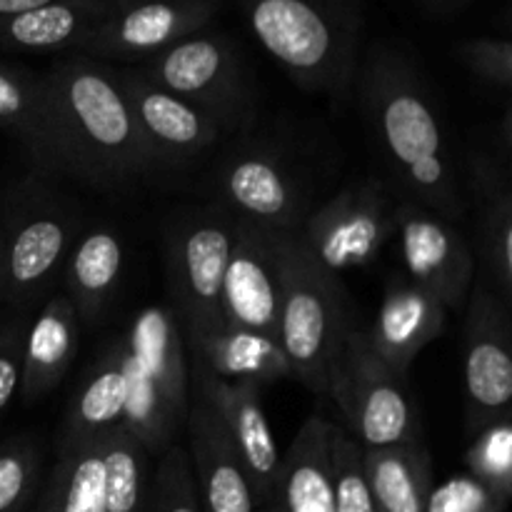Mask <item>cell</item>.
Segmentation results:
<instances>
[{
	"mask_svg": "<svg viewBox=\"0 0 512 512\" xmlns=\"http://www.w3.org/2000/svg\"><path fill=\"white\" fill-rule=\"evenodd\" d=\"M355 85L375 140L408 198L448 220L460 218L465 200L458 173L418 68L403 53L380 45L360 63Z\"/></svg>",
	"mask_w": 512,
	"mask_h": 512,
	"instance_id": "cell-1",
	"label": "cell"
},
{
	"mask_svg": "<svg viewBox=\"0 0 512 512\" xmlns=\"http://www.w3.org/2000/svg\"><path fill=\"white\" fill-rule=\"evenodd\" d=\"M43 75L70 178L95 188H118L153 168L118 70L70 53Z\"/></svg>",
	"mask_w": 512,
	"mask_h": 512,
	"instance_id": "cell-2",
	"label": "cell"
},
{
	"mask_svg": "<svg viewBox=\"0 0 512 512\" xmlns=\"http://www.w3.org/2000/svg\"><path fill=\"white\" fill-rule=\"evenodd\" d=\"M265 53L308 93L345 103L360 68L365 0H238Z\"/></svg>",
	"mask_w": 512,
	"mask_h": 512,
	"instance_id": "cell-3",
	"label": "cell"
},
{
	"mask_svg": "<svg viewBox=\"0 0 512 512\" xmlns=\"http://www.w3.org/2000/svg\"><path fill=\"white\" fill-rule=\"evenodd\" d=\"M125 413L123 425L143 443L150 458L173 445L188 413V350L175 310L143 308L123 338Z\"/></svg>",
	"mask_w": 512,
	"mask_h": 512,
	"instance_id": "cell-4",
	"label": "cell"
},
{
	"mask_svg": "<svg viewBox=\"0 0 512 512\" xmlns=\"http://www.w3.org/2000/svg\"><path fill=\"white\" fill-rule=\"evenodd\" d=\"M280 285V348L293 378L328 398V365L345 325L353 320L348 293L338 275L310 258L295 230L280 233Z\"/></svg>",
	"mask_w": 512,
	"mask_h": 512,
	"instance_id": "cell-5",
	"label": "cell"
},
{
	"mask_svg": "<svg viewBox=\"0 0 512 512\" xmlns=\"http://www.w3.org/2000/svg\"><path fill=\"white\" fill-rule=\"evenodd\" d=\"M35 173L13 190L5 223L3 300L25 313L50 293L63 275L70 248L78 240V213L63 193Z\"/></svg>",
	"mask_w": 512,
	"mask_h": 512,
	"instance_id": "cell-6",
	"label": "cell"
},
{
	"mask_svg": "<svg viewBox=\"0 0 512 512\" xmlns=\"http://www.w3.org/2000/svg\"><path fill=\"white\" fill-rule=\"evenodd\" d=\"M328 398L363 448L418 443V418L405 378L378 358L355 320L345 325L328 365Z\"/></svg>",
	"mask_w": 512,
	"mask_h": 512,
	"instance_id": "cell-7",
	"label": "cell"
},
{
	"mask_svg": "<svg viewBox=\"0 0 512 512\" xmlns=\"http://www.w3.org/2000/svg\"><path fill=\"white\" fill-rule=\"evenodd\" d=\"M135 70L158 88L215 115L228 128L243 120L250 105L243 58L225 33L198 30L138 63Z\"/></svg>",
	"mask_w": 512,
	"mask_h": 512,
	"instance_id": "cell-8",
	"label": "cell"
},
{
	"mask_svg": "<svg viewBox=\"0 0 512 512\" xmlns=\"http://www.w3.org/2000/svg\"><path fill=\"white\" fill-rule=\"evenodd\" d=\"M393 213L388 185L360 180L308 213L295 233L320 268L340 275L378 260L385 240L393 235Z\"/></svg>",
	"mask_w": 512,
	"mask_h": 512,
	"instance_id": "cell-9",
	"label": "cell"
},
{
	"mask_svg": "<svg viewBox=\"0 0 512 512\" xmlns=\"http://www.w3.org/2000/svg\"><path fill=\"white\" fill-rule=\"evenodd\" d=\"M235 245V215L193 210L168 238V280L185 333L220 323V288Z\"/></svg>",
	"mask_w": 512,
	"mask_h": 512,
	"instance_id": "cell-10",
	"label": "cell"
},
{
	"mask_svg": "<svg viewBox=\"0 0 512 512\" xmlns=\"http://www.w3.org/2000/svg\"><path fill=\"white\" fill-rule=\"evenodd\" d=\"M465 320V430L475 435L495 420L510 418L512 333L510 310L480 275L468 295Z\"/></svg>",
	"mask_w": 512,
	"mask_h": 512,
	"instance_id": "cell-11",
	"label": "cell"
},
{
	"mask_svg": "<svg viewBox=\"0 0 512 512\" xmlns=\"http://www.w3.org/2000/svg\"><path fill=\"white\" fill-rule=\"evenodd\" d=\"M220 0H113L78 53L143 63L168 45L208 28Z\"/></svg>",
	"mask_w": 512,
	"mask_h": 512,
	"instance_id": "cell-12",
	"label": "cell"
},
{
	"mask_svg": "<svg viewBox=\"0 0 512 512\" xmlns=\"http://www.w3.org/2000/svg\"><path fill=\"white\" fill-rule=\"evenodd\" d=\"M393 235L405 275L438 295L448 310L463 308L473 288L475 258L453 220L415 200H403L395 205Z\"/></svg>",
	"mask_w": 512,
	"mask_h": 512,
	"instance_id": "cell-13",
	"label": "cell"
},
{
	"mask_svg": "<svg viewBox=\"0 0 512 512\" xmlns=\"http://www.w3.org/2000/svg\"><path fill=\"white\" fill-rule=\"evenodd\" d=\"M215 183L230 215L263 230L293 233L308 218L298 180L273 150H235L218 168Z\"/></svg>",
	"mask_w": 512,
	"mask_h": 512,
	"instance_id": "cell-14",
	"label": "cell"
},
{
	"mask_svg": "<svg viewBox=\"0 0 512 512\" xmlns=\"http://www.w3.org/2000/svg\"><path fill=\"white\" fill-rule=\"evenodd\" d=\"M280 233L235 218V245L220 288V320L278 338Z\"/></svg>",
	"mask_w": 512,
	"mask_h": 512,
	"instance_id": "cell-15",
	"label": "cell"
},
{
	"mask_svg": "<svg viewBox=\"0 0 512 512\" xmlns=\"http://www.w3.org/2000/svg\"><path fill=\"white\" fill-rule=\"evenodd\" d=\"M125 95L133 108L140 138L155 165H185L213 148L228 125L198 105L158 88L135 68L118 70Z\"/></svg>",
	"mask_w": 512,
	"mask_h": 512,
	"instance_id": "cell-16",
	"label": "cell"
},
{
	"mask_svg": "<svg viewBox=\"0 0 512 512\" xmlns=\"http://www.w3.org/2000/svg\"><path fill=\"white\" fill-rule=\"evenodd\" d=\"M188 383L190 393L198 395L213 410L218 423L223 425L225 435L230 438L240 463H243L250 488H253L255 505H258L273 488L280 460H283L278 440H275L273 428L268 423V415L260 405V390L250 388V385L218 380L203 365L190 358Z\"/></svg>",
	"mask_w": 512,
	"mask_h": 512,
	"instance_id": "cell-17",
	"label": "cell"
},
{
	"mask_svg": "<svg viewBox=\"0 0 512 512\" xmlns=\"http://www.w3.org/2000/svg\"><path fill=\"white\" fill-rule=\"evenodd\" d=\"M445 318L448 308L438 295L413 283L405 273H393L385 278L378 318L365 333L378 358L405 378L420 350L438 338Z\"/></svg>",
	"mask_w": 512,
	"mask_h": 512,
	"instance_id": "cell-18",
	"label": "cell"
},
{
	"mask_svg": "<svg viewBox=\"0 0 512 512\" xmlns=\"http://www.w3.org/2000/svg\"><path fill=\"white\" fill-rule=\"evenodd\" d=\"M188 460L205 512H255V498L243 463L213 410L188 395Z\"/></svg>",
	"mask_w": 512,
	"mask_h": 512,
	"instance_id": "cell-19",
	"label": "cell"
},
{
	"mask_svg": "<svg viewBox=\"0 0 512 512\" xmlns=\"http://www.w3.org/2000/svg\"><path fill=\"white\" fill-rule=\"evenodd\" d=\"M0 128L23 145L38 173L70 178V165L43 73L0 63Z\"/></svg>",
	"mask_w": 512,
	"mask_h": 512,
	"instance_id": "cell-20",
	"label": "cell"
},
{
	"mask_svg": "<svg viewBox=\"0 0 512 512\" xmlns=\"http://www.w3.org/2000/svg\"><path fill=\"white\" fill-rule=\"evenodd\" d=\"M183 338L185 350H190L188 358L225 383L263 390L293 378V368L278 338L270 335L220 320L210 328L185 333Z\"/></svg>",
	"mask_w": 512,
	"mask_h": 512,
	"instance_id": "cell-21",
	"label": "cell"
},
{
	"mask_svg": "<svg viewBox=\"0 0 512 512\" xmlns=\"http://www.w3.org/2000/svg\"><path fill=\"white\" fill-rule=\"evenodd\" d=\"M333 420L310 415L283 453L270 493L255 512H335L330 485V438Z\"/></svg>",
	"mask_w": 512,
	"mask_h": 512,
	"instance_id": "cell-22",
	"label": "cell"
},
{
	"mask_svg": "<svg viewBox=\"0 0 512 512\" xmlns=\"http://www.w3.org/2000/svg\"><path fill=\"white\" fill-rule=\"evenodd\" d=\"M468 185L478 208L483 278L510 308L512 298V188L510 170L475 150L468 158Z\"/></svg>",
	"mask_w": 512,
	"mask_h": 512,
	"instance_id": "cell-23",
	"label": "cell"
},
{
	"mask_svg": "<svg viewBox=\"0 0 512 512\" xmlns=\"http://www.w3.org/2000/svg\"><path fill=\"white\" fill-rule=\"evenodd\" d=\"M80 320L65 293H50L23 335L18 395L25 405L40 403L63 383L78 353Z\"/></svg>",
	"mask_w": 512,
	"mask_h": 512,
	"instance_id": "cell-24",
	"label": "cell"
},
{
	"mask_svg": "<svg viewBox=\"0 0 512 512\" xmlns=\"http://www.w3.org/2000/svg\"><path fill=\"white\" fill-rule=\"evenodd\" d=\"M113 0H58L0 18L5 53H78Z\"/></svg>",
	"mask_w": 512,
	"mask_h": 512,
	"instance_id": "cell-25",
	"label": "cell"
},
{
	"mask_svg": "<svg viewBox=\"0 0 512 512\" xmlns=\"http://www.w3.org/2000/svg\"><path fill=\"white\" fill-rule=\"evenodd\" d=\"M123 260V240L110 225H93L78 235L63 265V278L80 323H93L105 313L118 293Z\"/></svg>",
	"mask_w": 512,
	"mask_h": 512,
	"instance_id": "cell-26",
	"label": "cell"
},
{
	"mask_svg": "<svg viewBox=\"0 0 512 512\" xmlns=\"http://www.w3.org/2000/svg\"><path fill=\"white\" fill-rule=\"evenodd\" d=\"M125 413V373L123 350L115 340L93 368L80 380L78 390L65 408L63 428L58 435V448L85 443L123 425Z\"/></svg>",
	"mask_w": 512,
	"mask_h": 512,
	"instance_id": "cell-27",
	"label": "cell"
},
{
	"mask_svg": "<svg viewBox=\"0 0 512 512\" xmlns=\"http://www.w3.org/2000/svg\"><path fill=\"white\" fill-rule=\"evenodd\" d=\"M363 465L378 512H425L433 463L423 445L363 448Z\"/></svg>",
	"mask_w": 512,
	"mask_h": 512,
	"instance_id": "cell-28",
	"label": "cell"
},
{
	"mask_svg": "<svg viewBox=\"0 0 512 512\" xmlns=\"http://www.w3.org/2000/svg\"><path fill=\"white\" fill-rule=\"evenodd\" d=\"M35 512H108L103 435L58 448Z\"/></svg>",
	"mask_w": 512,
	"mask_h": 512,
	"instance_id": "cell-29",
	"label": "cell"
},
{
	"mask_svg": "<svg viewBox=\"0 0 512 512\" xmlns=\"http://www.w3.org/2000/svg\"><path fill=\"white\" fill-rule=\"evenodd\" d=\"M108 512H140L148 493L150 455L125 425L103 435Z\"/></svg>",
	"mask_w": 512,
	"mask_h": 512,
	"instance_id": "cell-30",
	"label": "cell"
},
{
	"mask_svg": "<svg viewBox=\"0 0 512 512\" xmlns=\"http://www.w3.org/2000/svg\"><path fill=\"white\" fill-rule=\"evenodd\" d=\"M330 485L335 512H378L365 475L363 445L340 425H333L330 438Z\"/></svg>",
	"mask_w": 512,
	"mask_h": 512,
	"instance_id": "cell-31",
	"label": "cell"
},
{
	"mask_svg": "<svg viewBox=\"0 0 512 512\" xmlns=\"http://www.w3.org/2000/svg\"><path fill=\"white\" fill-rule=\"evenodd\" d=\"M140 512H205L185 448L170 445L160 455Z\"/></svg>",
	"mask_w": 512,
	"mask_h": 512,
	"instance_id": "cell-32",
	"label": "cell"
},
{
	"mask_svg": "<svg viewBox=\"0 0 512 512\" xmlns=\"http://www.w3.org/2000/svg\"><path fill=\"white\" fill-rule=\"evenodd\" d=\"M465 463L470 475L488 485L505 503L512 495V425L510 418L495 420L473 435Z\"/></svg>",
	"mask_w": 512,
	"mask_h": 512,
	"instance_id": "cell-33",
	"label": "cell"
},
{
	"mask_svg": "<svg viewBox=\"0 0 512 512\" xmlns=\"http://www.w3.org/2000/svg\"><path fill=\"white\" fill-rule=\"evenodd\" d=\"M40 448L28 435L0 445V512H23L40 485Z\"/></svg>",
	"mask_w": 512,
	"mask_h": 512,
	"instance_id": "cell-34",
	"label": "cell"
},
{
	"mask_svg": "<svg viewBox=\"0 0 512 512\" xmlns=\"http://www.w3.org/2000/svg\"><path fill=\"white\" fill-rule=\"evenodd\" d=\"M505 500L473 475H453L430 488L425 512H503Z\"/></svg>",
	"mask_w": 512,
	"mask_h": 512,
	"instance_id": "cell-35",
	"label": "cell"
},
{
	"mask_svg": "<svg viewBox=\"0 0 512 512\" xmlns=\"http://www.w3.org/2000/svg\"><path fill=\"white\" fill-rule=\"evenodd\" d=\"M458 58L483 83L500 90L512 85V43L508 38H470L460 43Z\"/></svg>",
	"mask_w": 512,
	"mask_h": 512,
	"instance_id": "cell-36",
	"label": "cell"
},
{
	"mask_svg": "<svg viewBox=\"0 0 512 512\" xmlns=\"http://www.w3.org/2000/svg\"><path fill=\"white\" fill-rule=\"evenodd\" d=\"M23 320H10L0 328V420L18 395L20 358H23Z\"/></svg>",
	"mask_w": 512,
	"mask_h": 512,
	"instance_id": "cell-37",
	"label": "cell"
},
{
	"mask_svg": "<svg viewBox=\"0 0 512 512\" xmlns=\"http://www.w3.org/2000/svg\"><path fill=\"white\" fill-rule=\"evenodd\" d=\"M50 3H58V0H0V18L25 13V10L43 8V5H50Z\"/></svg>",
	"mask_w": 512,
	"mask_h": 512,
	"instance_id": "cell-38",
	"label": "cell"
},
{
	"mask_svg": "<svg viewBox=\"0 0 512 512\" xmlns=\"http://www.w3.org/2000/svg\"><path fill=\"white\" fill-rule=\"evenodd\" d=\"M500 148H503V163L508 165L510 153H512V110L510 105L503 110V118H500Z\"/></svg>",
	"mask_w": 512,
	"mask_h": 512,
	"instance_id": "cell-39",
	"label": "cell"
},
{
	"mask_svg": "<svg viewBox=\"0 0 512 512\" xmlns=\"http://www.w3.org/2000/svg\"><path fill=\"white\" fill-rule=\"evenodd\" d=\"M425 5H428L433 13H453V10L463 8L465 3H470V0H423Z\"/></svg>",
	"mask_w": 512,
	"mask_h": 512,
	"instance_id": "cell-40",
	"label": "cell"
},
{
	"mask_svg": "<svg viewBox=\"0 0 512 512\" xmlns=\"http://www.w3.org/2000/svg\"><path fill=\"white\" fill-rule=\"evenodd\" d=\"M3 285H5V223L0 215V300H3Z\"/></svg>",
	"mask_w": 512,
	"mask_h": 512,
	"instance_id": "cell-41",
	"label": "cell"
}]
</instances>
